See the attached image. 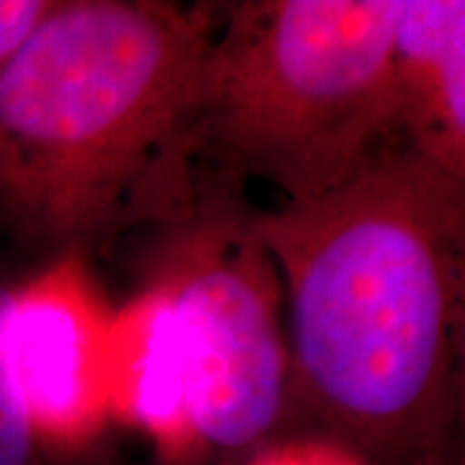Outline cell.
Listing matches in <instances>:
<instances>
[{
    "label": "cell",
    "mask_w": 465,
    "mask_h": 465,
    "mask_svg": "<svg viewBox=\"0 0 465 465\" xmlns=\"http://www.w3.org/2000/svg\"><path fill=\"white\" fill-rule=\"evenodd\" d=\"M249 220L287 300L300 434L367 465H452L465 183L396 140L331 192Z\"/></svg>",
    "instance_id": "6da1fadb"
},
{
    "label": "cell",
    "mask_w": 465,
    "mask_h": 465,
    "mask_svg": "<svg viewBox=\"0 0 465 465\" xmlns=\"http://www.w3.org/2000/svg\"><path fill=\"white\" fill-rule=\"evenodd\" d=\"M213 8L52 0L0 70V231L60 259L192 207Z\"/></svg>",
    "instance_id": "7a4b0ae2"
},
{
    "label": "cell",
    "mask_w": 465,
    "mask_h": 465,
    "mask_svg": "<svg viewBox=\"0 0 465 465\" xmlns=\"http://www.w3.org/2000/svg\"><path fill=\"white\" fill-rule=\"evenodd\" d=\"M399 0H243L215 11L194 153L228 182L305 202L401 140L391 96Z\"/></svg>",
    "instance_id": "3957f363"
},
{
    "label": "cell",
    "mask_w": 465,
    "mask_h": 465,
    "mask_svg": "<svg viewBox=\"0 0 465 465\" xmlns=\"http://www.w3.org/2000/svg\"><path fill=\"white\" fill-rule=\"evenodd\" d=\"M225 192H197L134 311L124 416L171 463L256 452L292 421L280 280Z\"/></svg>",
    "instance_id": "277c9868"
},
{
    "label": "cell",
    "mask_w": 465,
    "mask_h": 465,
    "mask_svg": "<svg viewBox=\"0 0 465 465\" xmlns=\"http://www.w3.org/2000/svg\"><path fill=\"white\" fill-rule=\"evenodd\" d=\"M67 262L14 284L0 313V357L39 442L81 465L109 414L96 381L94 326Z\"/></svg>",
    "instance_id": "5b68a950"
},
{
    "label": "cell",
    "mask_w": 465,
    "mask_h": 465,
    "mask_svg": "<svg viewBox=\"0 0 465 465\" xmlns=\"http://www.w3.org/2000/svg\"><path fill=\"white\" fill-rule=\"evenodd\" d=\"M463 45L465 0H399L391 39V96L401 140Z\"/></svg>",
    "instance_id": "8992f818"
},
{
    "label": "cell",
    "mask_w": 465,
    "mask_h": 465,
    "mask_svg": "<svg viewBox=\"0 0 465 465\" xmlns=\"http://www.w3.org/2000/svg\"><path fill=\"white\" fill-rule=\"evenodd\" d=\"M403 140L465 183V45L450 60Z\"/></svg>",
    "instance_id": "52a82bcc"
},
{
    "label": "cell",
    "mask_w": 465,
    "mask_h": 465,
    "mask_svg": "<svg viewBox=\"0 0 465 465\" xmlns=\"http://www.w3.org/2000/svg\"><path fill=\"white\" fill-rule=\"evenodd\" d=\"M11 287L14 284L0 277V313ZM0 465H73L54 458L34 434L32 424L8 382L3 357H0Z\"/></svg>",
    "instance_id": "ba28073f"
},
{
    "label": "cell",
    "mask_w": 465,
    "mask_h": 465,
    "mask_svg": "<svg viewBox=\"0 0 465 465\" xmlns=\"http://www.w3.org/2000/svg\"><path fill=\"white\" fill-rule=\"evenodd\" d=\"M243 465H367L347 448L336 445L318 434L280 437L256 452H251Z\"/></svg>",
    "instance_id": "9c48e42d"
},
{
    "label": "cell",
    "mask_w": 465,
    "mask_h": 465,
    "mask_svg": "<svg viewBox=\"0 0 465 465\" xmlns=\"http://www.w3.org/2000/svg\"><path fill=\"white\" fill-rule=\"evenodd\" d=\"M52 8V0H0V70Z\"/></svg>",
    "instance_id": "30bf717a"
},
{
    "label": "cell",
    "mask_w": 465,
    "mask_h": 465,
    "mask_svg": "<svg viewBox=\"0 0 465 465\" xmlns=\"http://www.w3.org/2000/svg\"><path fill=\"white\" fill-rule=\"evenodd\" d=\"M450 411H452V465H465V302L455 333Z\"/></svg>",
    "instance_id": "8fae6325"
}]
</instances>
